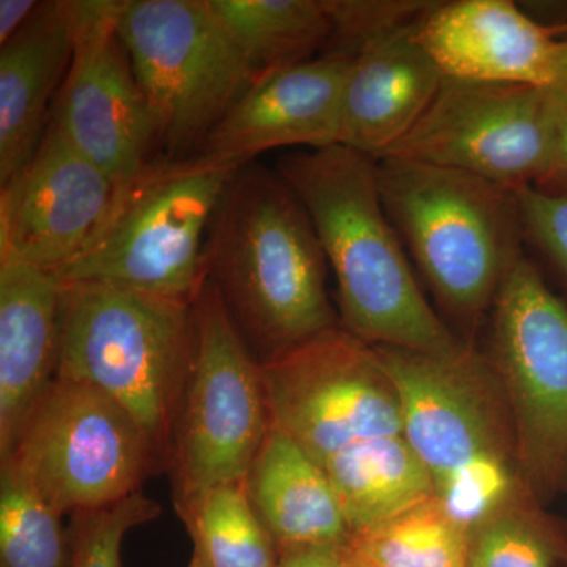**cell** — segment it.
I'll return each mask as SVG.
<instances>
[{"mask_svg": "<svg viewBox=\"0 0 567 567\" xmlns=\"http://www.w3.org/2000/svg\"><path fill=\"white\" fill-rule=\"evenodd\" d=\"M567 566V535L550 517L543 516L527 488L472 533L468 567Z\"/></svg>", "mask_w": 567, "mask_h": 567, "instance_id": "26", "label": "cell"}, {"mask_svg": "<svg viewBox=\"0 0 567 567\" xmlns=\"http://www.w3.org/2000/svg\"><path fill=\"white\" fill-rule=\"evenodd\" d=\"M186 567H203V566H200L199 559H197L196 557H192V559H189L188 566H186Z\"/></svg>", "mask_w": 567, "mask_h": 567, "instance_id": "37", "label": "cell"}, {"mask_svg": "<svg viewBox=\"0 0 567 567\" xmlns=\"http://www.w3.org/2000/svg\"><path fill=\"white\" fill-rule=\"evenodd\" d=\"M0 188V265L47 271L81 251L115 189L52 122L31 162Z\"/></svg>", "mask_w": 567, "mask_h": 567, "instance_id": "14", "label": "cell"}, {"mask_svg": "<svg viewBox=\"0 0 567 567\" xmlns=\"http://www.w3.org/2000/svg\"><path fill=\"white\" fill-rule=\"evenodd\" d=\"M61 303L51 271L0 265V461L58 377Z\"/></svg>", "mask_w": 567, "mask_h": 567, "instance_id": "18", "label": "cell"}, {"mask_svg": "<svg viewBox=\"0 0 567 567\" xmlns=\"http://www.w3.org/2000/svg\"><path fill=\"white\" fill-rule=\"evenodd\" d=\"M420 18L379 33L354 54L339 144L382 158L434 102L445 76L417 40Z\"/></svg>", "mask_w": 567, "mask_h": 567, "instance_id": "17", "label": "cell"}, {"mask_svg": "<svg viewBox=\"0 0 567 567\" xmlns=\"http://www.w3.org/2000/svg\"><path fill=\"white\" fill-rule=\"evenodd\" d=\"M235 169L203 153L152 158L114 189L95 233L51 274L194 303L208 279V227Z\"/></svg>", "mask_w": 567, "mask_h": 567, "instance_id": "3", "label": "cell"}, {"mask_svg": "<svg viewBox=\"0 0 567 567\" xmlns=\"http://www.w3.org/2000/svg\"><path fill=\"white\" fill-rule=\"evenodd\" d=\"M472 533L434 495L363 532L346 546L372 567H468Z\"/></svg>", "mask_w": 567, "mask_h": 567, "instance_id": "23", "label": "cell"}, {"mask_svg": "<svg viewBox=\"0 0 567 567\" xmlns=\"http://www.w3.org/2000/svg\"><path fill=\"white\" fill-rule=\"evenodd\" d=\"M260 372L271 421L322 466L352 443L404 435L375 347L342 327L268 358Z\"/></svg>", "mask_w": 567, "mask_h": 567, "instance_id": "10", "label": "cell"}, {"mask_svg": "<svg viewBox=\"0 0 567 567\" xmlns=\"http://www.w3.org/2000/svg\"><path fill=\"white\" fill-rule=\"evenodd\" d=\"M159 503L137 492L115 505L71 517V567H122V544L133 528L162 516Z\"/></svg>", "mask_w": 567, "mask_h": 567, "instance_id": "28", "label": "cell"}, {"mask_svg": "<svg viewBox=\"0 0 567 567\" xmlns=\"http://www.w3.org/2000/svg\"><path fill=\"white\" fill-rule=\"evenodd\" d=\"M520 488L509 458L484 454L450 473L435 492L450 517L473 533Z\"/></svg>", "mask_w": 567, "mask_h": 567, "instance_id": "27", "label": "cell"}, {"mask_svg": "<svg viewBox=\"0 0 567 567\" xmlns=\"http://www.w3.org/2000/svg\"><path fill=\"white\" fill-rule=\"evenodd\" d=\"M193 339V303L110 284H62L59 379L96 388L122 405L163 470Z\"/></svg>", "mask_w": 567, "mask_h": 567, "instance_id": "4", "label": "cell"}, {"mask_svg": "<svg viewBox=\"0 0 567 567\" xmlns=\"http://www.w3.org/2000/svg\"><path fill=\"white\" fill-rule=\"evenodd\" d=\"M353 59L342 52H322L254 82L208 134L199 153L240 167L274 148L339 144L342 99Z\"/></svg>", "mask_w": 567, "mask_h": 567, "instance_id": "15", "label": "cell"}, {"mask_svg": "<svg viewBox=\"0 0 567 567\" xmlns=\"http://www.w3.org/2000/svg\"><path fill=\"white\" fill-rule=\"evenodd\" d=\"M71 58L69 0L41 2L31 21L0 47V186L39 151Z\"/></svg>", "mask_w": 567, "mask_h": 567, "instance_id": "19", "label": "cell"}, {"mask_svg": "<svg viewBox=\"0 0 567 567\" xmlns=\"http://www.w3.org/2000/svg\"><path fill=\"white\" fill-rule=\"evenodd\" d=\"M63 516L13 468L0 465V567H71Z\"/></svg>", "mask_w": 567, "mask_h": 567, "instance_id": "25", "label": "cell"}, {"mask_svg": "<svg viewBox=\"0 0 567 567\" xmlns=\"http://www.w3.org/2000/svg\"><path fill=\"white\" fill-rule=\"evenodd\" d=\"M257 516L278 551L344 546L349 527L323 466L271 425L245 480Z\"/></svg>", "mask_w": 567, "mask_h": 567, "instance_id": "20", "label": "cell"}, {"mask_svg": "<svg viewBox=\"0 0 567 567\" xmlns=\"http://www.w3.org/2000/svg\"><path fill=\"white\" fill-rule=\"evenodd\" d=\"M492 353L517 475L537 503L550 502L567 486V308L524 254L495 297Z\"/></svg>", "mask_w": 567, "mask_h": 567, "instance_id": "9", "label": "cell"}, {"mask_svg": "<svg viewBox=\"0 0 567 567\" xmlns=\"http://www.w3.org/2000/svg\"><path fill=\"white\" fill-rule=\"evenodd\" d=\"M331 21V39L323 52L354 55L379 33L415 21L432 2H364V0H323Z\"/></svg>", "mask_w": 567, "mask_h": 567, "instance_id": "29", "label": "cell"}, {"mask_svg": "<svg viewBox=\"0 0 567 567\" xmlns=\"http://www.w3.org/2000/svg\"><path fill=\"white\" fill-rule=\"evenodd\" d=\"M567 92V40H558L554 62V85Z\"/></svg>", "mask_w": 567, "mask_h": 567, "instance_id": "34", "label": "cell"}, {"mask_svg": "<svg viewBox=\"0 0 567 567\" xmlns=\"http://www.w3.org/2000/svg\"><path fill=\"white\" fill-rule=\"evenodd\" d=\"M0 465L70 517L115 505L163 472L151 440L122 405L96 388L59 377Z\"/></svg>", "mask_w": 567, "mask_h": 567, "instance_id": "8", "label": "cell"}, {"mask_svg": "<svg viewBox=\"0 0 567 567\" xmlns=\"http://www.w3.org/2000/svg\"><path fill=\"white\" fill-rule=\"evenodd\" d=\"M416 35L443 76L554 85L558 40L509 0L434 2L417 21Z\"/></svg>", "mask_w": 567, "mask_h": 567, "instance_id": "16", "label": "cell"}, {"mask_svg": "<svg viewBox=\"0 0 567 567\" xmlns=\"http://www.w3.org/2000/svg\"><path fill=\"white\" fill-rule=\"evenodd\" d=\"M374 347L398 391L405 440L435 487L484 454L516 461L505 391L494 369L472 349L436 353Z\"/></svg>", "mask_w": 567, "mask_h": 567, "instance_id": "12", "label": "cell"}, {"mask_svg": "<svg viewBox=\"0 0 567 567\" xmlns=\"http://www.w3.org/2000/svg\"><path fill=\"white\" fill-rule=\"evenodd\" d=\"M276 173L303 205L333 268L344 330L371 346L436 353L464 347L413 278L374 158L334 144L284 156Z\"/></svg>", "mask_w": 567, "mask_h": 567, "instance_id": "1", "label": "cell"}, {"mask_svg": "<svg viewBox=\"0 0 567 567\" xmlns=\"http://www.w3.org/2000/svg\"><path fill=\"white\" fill-rule=\"evenodd\" d=\"M341 559H342V566L344 567H372L371 565H368V563L364 561V559H361L358 557L354 551L350 550L349 547L342 546L341 547Z\"/></svg>", "mask_w": 567, "mask_h": 567, "instance_id": "35", "label": "cell"}, {"mask_svg": "<svg viewBox=\"0 0 567 567\" xmlns=\"http://www.w3.org/2000/svg\"><path fill=\"white\" fill-rule=\"evenodd\" d=\"M375 167L383 207L425 281L451 311L475 319L522 256L516 193L395 156L375 159Z\"/></svg>", "mask_w": 567, "mask_h": 567, "instance_id": "5", "label": "cell"}, {"mask_svg": "<svg viewBox=\"0 0 567 567\" xmlns=\"http://www.w3.org/2000/svg\"><path fill=\"white\" fill-rule=\"evenodd\" d=\"M193 323L166 462L177 514L210 488L244 481L274 425L260 361L210 278L194 300Z\"/></svg>", "mask_w": 567, "mask_h": 567, "instance_id": "6", "label": "cell"}, {"mask_svg": "<svg viewBox=\"0 0 567 567\" xmlns=\"http://www.w3.org/2000/svg\"><path fill=\"white\" fill-rule=\"evenodd\" d=\"M122 0H70L73 58L51 122L114 188L151 162L155 125L117 33Z\"/></svg>", "mask_w": 567, "mask_h": 567, "instance_id": "13", "label": "cell"}, {"mask_svg": "<svg viewBox=\"0 0 567 567\" xmlns=\"http://www.w3.org/2000/svg\"><path fill=\"white\" fill-rule=\"evenodd\" d=\"M341 547H303L279 551V567H344Z\"/></svg>", "mask_w": 567, "mask_h": 567, "instance_id": "32", "label": "cell"}, {"mask_svg": "<svg viewBox=\"0 0 567 567\" xmlns=\"http://www.w3.org/2000/svg\"><path fill=\"white\" fill-rule=\"evenodd\" d=\"M524 234L557 264L567 278V193L537 186L516 189Z\"/></svg>", "mask_w": 567, "mask_h": 567, "instance_id": "30", "label": "cell"}, {"mask_svg": "<svg viewBox=\"0 0 567 567\" xmlns=\"http://www.w3.org/2000/svg\"><path fill=\"white\" fill-rule=\"evenodd\" d=\"M117 33L144 93L156 141L197 155L249 85L248 70L208 0H122Z\"/></svg>", "mask_w": 567, "mask_h": 567, "instance_id": "7", "label": "cell"}, {"mask_svg": "<svg viewBox=\"0 0 567 567\" xmlns=\"http://www.w3.org/2000/svg\"><path fill=\"white\" fill-rule=\"evenodd\" d=\"M208 278L264 360L341 327L311 219L281 175L256 162L227 181L208 227ZM260 361V363H262Z\"/></svg>", "mask_w": 567, "mask_h": 567, "instance_id": "2", "label": "cell"}, {"mask_svg": "<svg viewBox=\"0 0 567 567\" xmlns=\"http://www.w3.org/2000/svg\"><path fill=\"white\" fill-rule=\"evenodd\" d=\"M537 188L567 193V92L550 89V152Z\"/></svg>", "mask_w": 567, "mask_h": 567, "instance_id": "31", "label": "cell"}, {"mask_svg": "<svg viewBox=\"0 0 567 567\" xmlns=\"http://www.w3.org/2000/svg\"><path fill=\"white\" fill-rule=\"evenodd\" d=\"M551 32H554L555 39L567 40V21L565 24L557 25V28L551 29Z\"/></svg>", "mask_w": 567, "mask_h": 567, "instance_id": "36", "label": "cell"}, {"mask_svg": "<svg viewBox=\"0 0 567 567\" xmlns=\"http://www.w3.org/2000/svg\"><path fill=\"white\" fill-rule=\"evenodd\" d=\"M203 567H279L274 537L254 509L244 481L205 492L178 514Z\"/></svg>", "mask_w": 567, "mask_h": 567, "instance_id": "24", "label": "cell"}, {"mask_svg": "<svg viewBox=\"0 0 567 567\" xmlns=\"http://www.w3.org/2000/svg\"><path fill=\"white\" fill-rule=\"evenodd\" d=\"M550 89L445 76L420 122L383 156L462 171L511 192L537 186L550 152Z\"/></svg>", "mask_w": 567, "mask_h": 567, "instance_id": "11", "label": "cell"}, {"mask_svg": "<svg viewBox=\"0 0 567 567\" xmlns=\"http://www.w3.org/2000/svg\"><path fill=\"white\" fill-rule=\"evenodd\" d=\"M40 3L35 0H0V44L2 47L31 21Z\"/></svg>", "mask_w": 567, "mask_h": 567, "instance_id": "33", "label": "cell"}, {"mask_svg": "<svg viewBox=\"0 0 567 567\" xmlns=\"http://www.w3.org/2000/svg\"><path fill=\"white\" fill-rule=\"evenodd\" d=\"M323 470L333 484L350 535L436 495L434 477L404 435L352 443L328 458Z\"/></svg>", "mask_w": 567, "mask_h": 567, "instance_id": "21", "label": "cell"}, {"mask_svg": "<svg viewBox=\"0 0 567 567\" xmlns=\"http://www.w3.org/2000/svg\"><path fill=\"white\" fill-rule=\"evenodd\" d=\"M244 58L251 85L311 61L331 39L323 0H208Z\"/></svg>", "mask_w": 567, "mask_h": 567, "instance_id": "22", "label": "cell"}]
</instances>
